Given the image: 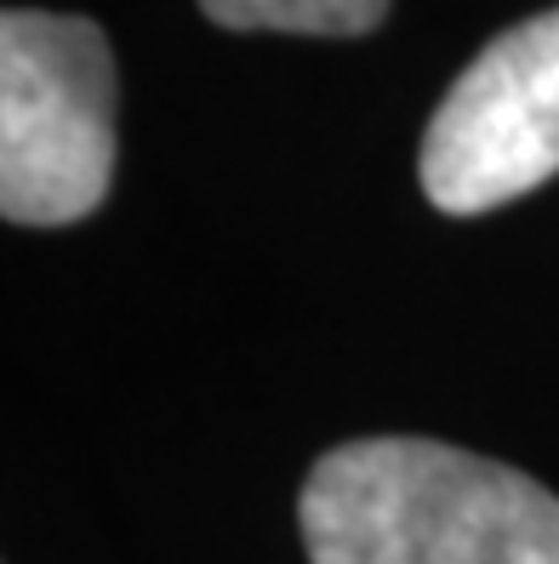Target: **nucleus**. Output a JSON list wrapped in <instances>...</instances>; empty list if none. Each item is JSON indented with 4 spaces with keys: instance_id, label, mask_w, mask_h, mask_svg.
<instances>
[{
    "instance_id": "obj_1",
    "label": "nucleus",
    "mask_w": 559,
    "mask_h": 564,
    "mask_svg": "<svg viewBox=\"0 0 559 564\" xmlns=\"http://www.w3.org/2000/svg\"><path fill=\"white\" fill-rule=\"evenodd\" d=\"M314 564H559V496L440 440H354L303 485Z\"/></svg>"
},
{
    "instance_id": "obj_2",
    "label": "nucleus",
    "mask_w": 559,
    "mask_h": 564,
    "mask_svg": "<svg viewBox=\"0 0 559 564\" xmlns=\"http://www.w3.org/2000/svg\"><path fill=\"white\" fill-rule=\"evenodd\" d=\"M115 183V52L92 18L12 7L0 18V212L63 228Z\"/></svg>"
},
{
    "instance_id": "obj_3",
    "label": "nucleus",
    "mask_w": 559,
    "mask_h": 564,
    "mask_svg": "<svg viewBox=\"0 0 559 564\" xmlns=\"http://www.w3.org/2000/svg\"><path fill=\"white\" fill-rule=\"evenodd\" d=\"M559 172V7L503 29L422 138V194L451 217L497 212Z\"/></svg>"
},
{
    "instance_id": "obj_4",
    "label": "nucleus",
    "mask_w": 559,
    "mask_h": 564,
    "mask_svg": "<svg viewBox=\"0 0 559 564\" xmlns=\"http://www.w3.org/2000/svg\"><path fill=\"white\" fill-rule=\"evenodd\" d=\"M201 12L223 29H269V35H372L388 18V0H201Z\"/></svg>"
}]
</instances>
